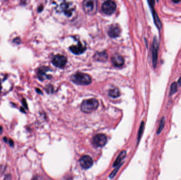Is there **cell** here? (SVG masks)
Returning a JSON list of instances; mask_svg holds the SVG:
<instances>
[{
	"label": "cell",
	"instance_id": "obj_1",
	"mask_svg": "<svg viewBox=\"0 0 181 180\" xmlns=\"http://www.w3.org/2000/svg\"><path fill=\"white\" fill-rule=\"evenodd\" d=\"M14 81L11 76L0 72V94L4 95L11 91L14 87Z\"/></svg>",
	"mask_w": 181,
	"mask_h": 180
},
{
	"label": "cell",
	"instance_id": "obj_2",
	"mask_svg": "<svg viewBox=\"0 0 181 180\" xmlns=\"http://www.w3.org/2000/svg\"><path fill=\"white\" fill-rule=\"evenodd\" d=\"M56 11L57 13L63 14L67 18H71L74 15L75 11V7L74 4L71 2L62 1L60 4L57 7Z\"/></svg>",
	"mask_w": 181,
	"mask_h": 180
},
{
	"label": "cell",
	"instance_id": "obj_3",
	"mask_svg": "<svg viewBox=\"0 0 181 180\" xmlns=\"http://www.w3.org/2000/svg\"><path fill=\"white\" fill-rule=\"evenodd\" d=\"M71 79L73 82L78 85H89L92 82L91 77L86 73L76 72L71 77Z\"/></svg>",
	"mask_w": 181,
	"mask_h": 180
},
{
	"label": "cell",
	"instance_id": "obj_4",
	"mask_svg": "<svg viewBox=\"0 0 181 180\" xmlns=\"http://www.w3.org/2000/svg\"><path fill=\"white\" fill-rule=\"evenodd\" d=\"M98 100L91 98L84 100L81 104V111L85 113H90L95 111L98 107Z\"/></svg>",
	"mask_w": 181,
	"mask_h": 180
},
{
	"label": "cell",
	"instance_id": "obj_5",
	"mask_svg": "<svg viewBox=\"0 0 181 180\" xmlns=\"http://www.w3.org/2000/svg\"><path fill=\"white\" fill-rule=\"evenodd\" d=\"M83 10L89 15H94L98 10V2L95 0H85L82 3Z\"/></svg>",
	"mask_w": 181,
	"mask_h": 180
},
{
	"label": "cell",
	"instance_id": "obj_6",
	"mask_svg": "<svg viewBox=\"0 0 181 180\" xmlns=\"http://www.w3.org/2000/svg\"><path fill=\"white\" fill-rule=\"evenodd\" d=\"M116 4L112 1H107L103 3L101 6L102 11L107 15H111L116 11Z\"/></svg>",
	"mask_w": 181,
	"mask_h": 180
},
{
	"label": "cell",
	"instance_id": "obj_7",
	"mask_svg": "<svg viewBox=\"0 0 181 180\" xmlns=\"http://www.w3.org/2000/svg\"><path fill=\"white\" fill-rule=\"evenodd\" d=\"M67 62V59L65 56L57 55L54 56L52 59L53 64L57 68H63L65 67Z\"/></svg>",
	"mask_w": 181,
	"mask_h": 180
},
{
	"label": "cell",
	"instance_id": "obj_8",
	"mask_svg": "<svg viewBox=\"0 0 181 180\" xmlns=\"http://www.w3.org/2000/svg\"><path fill=\"white\" fill-rule=\"evenodd\" d=\"M51 70L48 67H42L39 68L37 72L38 78L41 81H44L46 79H49L52 78V76L49 75V71Z\"/></svg>",
	"mask_w": 181,
	"mask_h": 180
},
{
	"label": "cell",
	"instance_id": "obj_9",
	"mask_svg": "<svg viewBox=\"0 0 181 180\" xmlns=\"http://www.w3.org/2000/svg\"><path fill=\"white\" fill-rule=\"evenodd\" d=\"M107 142L106 136L102 134H97L93 138V144L95 147H103Z\"/></svg>",
	"mask_w": 181,
	"mask_h": 180
},
{
	"label": "cell",
	"instance_id": "obj_10",
	"mask_svg": "<svg viewBox=\"0 0 181 180\" xmlns=\"http://www.w3.org/2000/svg\"><path fill=\"white\" fill-rule=\"evenodd\" d=\"M158 43L157 42L156 37H155L153 40L152 45V65L154 68H156L158 58Z\"/></svg>",
	"mask_w": 181,
	"mask_h": 180
},
{
	"label": "cell",
	"instance_id": "obj_11",
	"mask_svg": "<svg viewBox=\"0 0 181 180\" xmlns=\"http://www.w3.org/2000/svg\"><path fill=\"white\" fill-rule=\"evenodd\" d=\"M80 163L82 168L88 169L90 168L93 164V161L89 156L84 155L80 158Z\"/></svg>",
	"mask_w": 181,
	"mask_h": 180
},
{
	"label": "cell",
	"instance_id": "obj_12",
	"mask_svg": "<svg viewBox=\"0 0 181 180\" xmlns=\"http://www.w3.org/2000/svg\"><path fill=\"white\" fill-rule=\"evenodd\" d=\"M121 33V29L118 25H112L110 26L107 34L111 38H116L120 36Z\"/></svg>",
	"mask_w": 181,
	"mask_h": 180
},
{
	"label": "cell",
	"instance_id": "obj_13",
	"mask_svg": "<svg viewBox=\"0 0 181 180\" xmlns=\"http://www.w3.org/2000/svg\"><path fill=\"white\" fill-rule=\"evenodd\" d=\"M69 50L75 55H80L82 54L86 50V47L84 46L81 42H78L76 45H73L69 47Z\"/></svg>",
	"mask_w": 181,
	"mask_h": 180
},
{
	"label": "cell",
	"instance_id": "obj_14",
	"mask_svg": "<svg viewBox=\"0 0 181 180\" xmlns=\"http://www.w3.org/2000/svg\"><path fill=\"white\" fill-rule=\"evenodd\" d=\"M111 61L115 67H122L125 63V59L122 56L118 54H114L111 58Z\"/></svg>",
	"mask_w": 181,
	"mask_h": 180
},
{
	"label": "cell",
	"instance_id": "obj_15",
	"mask_svg": "<svg viewBox=\"0 0 181 180\" xmlns=\"http://www.w3.org/2000/svg\"><path fill=\"white\" fill-rule=\"evenodd\" d=\"M148 3L149 4L150 6L151 7V8L152 9V16L154 18V22L156 25V26L157 27V28L158 29H161V20L159 19L158 16L157 15L156 12L154 10V1H148Z\"/></svg>",
	"mask_w": 181,
	"mask_h": 180
},
{
	"label": "cell",
	"instance_id": "obj_16",
	"mask_svg": "<svg viewBox=\"0 0 181 180\" xmlns=\"http://www.w3.org/2000/svg\"><path fill=\"white\" fill-rule=\"evenodd\" d=\"M94 60L100 62H105L108 59V55L106 52H96L94 54Z\"/></svg>",
	"mask_w": 181,
	"mask_h": 180
},
{
	"label": "cell",
	"instance_id": "obj_17",
	"mask_svg": "<svg viewBox=\"0 0 181 180\" xmlns=\"http://www.w3.org/2000/svg\"><path fill=\"white\" fill-rule=\"evenodd\" d=\"M109 95L112 98H117L120 95V92L118 88L113 87L109 90L108 91Z\"/></svg>",
	"mask_w": 181,
	"mask_h": 180
},
{
	"label": "cell",
	"instance_id": "obj_18",
	"mask_svg": "<svg viewBox=\"0 0 181 180\" xmlns=\"http://www.w3.org/2000/svg\"><path fill=\"white\" fill-rule=\"evenodd\" d=\"M126 155V152L125 151H123L121 152V153L117 157L116 161H114V164H113V167H116L120 163L121 161L123 160L124 158H125Z\"/></svg>",
	"mask_w": 181,
	"mask_h": 180
},
{
	"label": "cell",
	"instance_id": "obj_19",
	"mask_svg": "<svg viewBox=\"0 0 181 180\" xmlns=\"http://www.w3.org/2000/svg\"><path fill=\"white\" fill-rule=\"evenodd\" d=\"M177 91V84L176 82H174L170 86V95H173Z\"/></svg>",
	"mask_w": 181,
	"mask_h": 180
},
{
	"label": "cell",
	"instance_id": "obj_20",
	"mask_svg": "<svg viewBox=\"0 0 181 180\" xmlns=\"http://www.w3.org/2000/svg\"><path fill=\"white\" fill-rule=\"evenodd\" d=\"M143 127H144V122H143L141 124L140 127V128H139V131L138 136V141H139L140 140V138L141 136L142 135V133L143 132Z\"/></svg>",
	"mask_w": 181,
	"mask_h": 180
},
{
	"label": "cell",
	"instance_id": "obj_21",
	"mask_svg": "<svg viewBox=\"0 0 181 180\" xmlns=\"http://www.w3.org/2000/svg\"><path fill=\"white\" fill-rule=\"evenodd\" d=\"M164 122H165L164 118H163L161 120V125H160V127H159L158 130V131H157L158 134H159V133L161 131L162 129L163 128L164 126Z\"/></svg>",
	"mask_w": 181,
	"mask_h": 180
},
{
	"label": "cell",
	"instance_id": "obj_22",
	"mask_svg": "<svg viewBox=\"0 0 181 180\" xmlns=\"http://www.w3.org/2000/svg\"><path fill=\"white\" fill-rule=\"evenodd\" d=\"M119 168V167H118L117 169H115L114 171L112 172V173H111V174L110 175V178H112L114 177V176H115V175H116V172H117V171H118V170Z\"/></svg>",
	"mask_w": 181,
	"mask_h": 180
},
{
	"label": "cell",
	"instance_id": "obj_23",
	"mask_svg": "<svg viewBox=\"0 0 181 180\" xmlns=\"http://www.w3.org/2000/svg\"><path fill=\"white\" fill-rule=\"evenodd\" d=\"M32 180H44V179L41 176H36L35 177H34Z\"/></svg>",
	"mask_w": 181,
	"mask_h": 180
},
{
	"label": "cell",
	"instance_id": "obj_24",
	"mask_svg": "<svg viewBox=\"0 0 181 180\" xmlns=\"http://www.w3.org/2000/svg\"><path fill=\"white\" fill-rule=\"evenodd\" d=\"M9 144L10 145V146H14V142L13 140H11V139H10L9 140Z\"/></svg>",
	"mask_w": 181,
	"mask_h": 180
},
{
	"label": "cell",
	"instance_id": "obj_25",
	"mask_svg": "<svg viewBox=\"0 0 181 180\" xmlns=\"http://www.w3.org/2000/svg\"><path fill=\"white\" fill-rule=\"evenodd\" d=\"M177 85H179V86H181V77L179 78V80H178V82L177 83Z\"/></svg>",
	"mask_w": 181,
	"mask_h": 180
},
{
	"label": "cell",
	"instance_id": "obj_26",
	"mask_svg": "<svg viewBox=\"0 0 181 180\" xmlns=\"http://www.w3.org/2000/svg\"><path fill=\"white\" fill-rule=\"evenodd\" d=\"M3 140H5V142H8V139H7L6 137H5L3 138Z\"/></svg>",
	"mask_w": 181,
	"mask_h": 180
},
{
	"label": "cell",
	"instance_id": "obj_27",
	"mask_svg": "<svg viewBox=\"0 0 181 180\" xmlns=\"http://www.w3.org/2000/svg\"><path fill=\"white\" fill-rule=\"evenodd\" d=\"M3 129L2 127L0 126V134H2V133Z\"/></svg>",
	"mask_w": 181,
	"mask_h": 180
},
{
	"label": "cell",
	"instance_id": "obj_28",
	"mask_svg": "<svg viewBox=\"0 0 181 180\" xmlns=\"http://www.w3.org/2000/svg\"><path fill=\"white\" fill-rule=\"evenodd\" d=\"M173 2L174 3H177L179 2H180V1H173Z\"/></svg>",
	"mask_w": 181,
	"mask_h": 180
}]
</instances>
